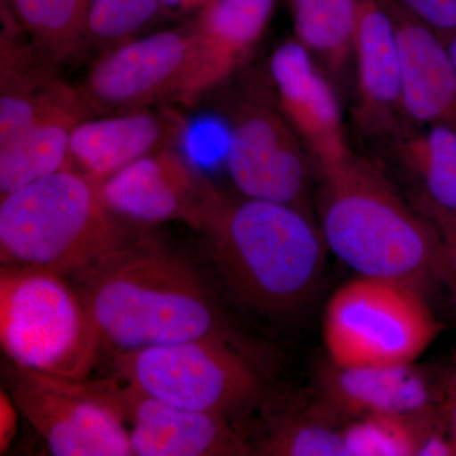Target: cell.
<instances>
[{
	"label": "cell",
	"instance_id": "obj_1",
	"mask_svg": "<svg viewBox=\"0 0 456 456\" xmlns=\"http://www.w3.org/2000/svg\"><path fill=\"white\" fill-rule=\"evenodd\" d=\"M80 278L102 344L114 351L215 338L250 354L196 272L164 248L132 241Z\"/></svg>",
	"mask_w": 456,
	"mask_h": 456
},
{
	"label": "cell",
	"instance_id": "obj_2",
	"mask_svg": "<svg viewBox=\"0 0 456 456\" xmlns=\"http://www.w3.org/2000/svg\"><path fill=\"white\" fill-rule=\"evenodd\" d=\"M200 231L224 283L254 310H299L320 283L329 248L305 208L213 187Z\"/></svg>",
	"mask_w": 456,
	"mask_h": 456
},
{
	"label": "cell",
	"instance_id": "obj_3",
	"mask_svg": "<svg viewBox=\"0 0 456 456\" xmlns=\"http://www.w3.org/2000/svg\"><path fill=\"white\" fill-rule=\"evenodd\" d=\"M320 228L358 275L422 287L443 279L439 231L393 187L382 165L356 155L320 171Z\"/></svg>",
	"mask_w": 456,
	"mask_h": 456
},
{
	"label": "cell",
	"instance_id": "obj_4",
	"mask_svg": "<svg viewBox=\"0 0 456 456\" xmlns=\"http://www.w3.org/2000/svg\"><path fill=\"white\" fill-rule=\"evenodd\" d=\"M110 211L101 184L74 169L57 171L2 196V266L83 275L134 241Z\"/></svg>",
	"mask_w": 456,
	"mask_h": 456
},
{
	"label": "cell",
	"instance_id": "obj_5",
	"mask_svg": "<svg viewBox=\"0 0 456 456\" xmlns=\"http://www.w3.org/2000/svg\"><path fill=\"white\" fill-rule=\"evenodd\" d=\"M0 342L18 368L86 379L102 338L82 293L46 270L2 266Z\"/></svg>",
	"mask_w": 456,
	"mask_h": 456
},
{
	"label": "cell",
	"instance_id": "obj_6",
	"mask_svg": "<svg viewBox=\"0 0 456 456\" xmlns=\"http://www.w3.org/2000/svg\"><path fill=\"white\" fill-rule=\"evenodd\" d=\"M443 329L419 288L359 275L327 303L323 342L336 367L412 364Z\"/></svg>",
	"mask_w": 456,
	"mask_h": 456
},
{
	"label": "cell",
	"instance_id": "obj_7",
	"mask_svg": "<svg viewBox=\"0 0 456 456\" xmlns=\"http://www.w3.org/2000/svg\"><path fill=\"white\" fill-rule=\"evenodd\" d=\"M126 383L174 406L227 413L259 397L260 378L250 354L215 338H194L114 351Z\"/></svg>",
	"mask_w": 456,
	"mask_h": 456
},
{
	"label": "cell",
	"instance_id": "obj_8",
	"mask_svg": "<svg viewBox=\"0 0 456 456\" xmlns=\"http://www.w3.org/2000/svg\"><path fill=\"white\" fill-rule=\"evenodd\" d=\"M12 397L53 455H134L118 383H86L20 368Z\"/></svg>",
	"mask_w": 456,
	"mask_h": 456
},
{
	"label": "cell",
	"instance_id": "obj_9",
	"mask_svg": "<svg viewBox=\"0 0 456 456\" xmlns=\"http://www.w3.org/2000/svg\"><path fill=\"white\" fill-rule=\"evenodd\" d=\"M226 117V167L237 191L303 208L311 158L270 86L246 92Z\"/></svg>",
	"mask_w": 456,
	"mask_h": 456
},
{
	"label": "cell",
	"instance_id": "obj_10",
	"mask_svg": "<svg viewBox=\"0 0 456 456\" xmlns=\"http://www.w3.org/2000/svg\"><path fill=\"white\" fill-rule=\"evenodd\" d=\"M193 59L191 22L140 35L99 53L79 89L97 116L182 103Z\"/></svg>",
	"mask_w": 456,
	"mask_h": 456
},
{
	"label": "cell",
	"instance_id": "obj_11",
	"mask_svg": "<svg viewBox=\"0 0 456 456\" xmlns=\"http://www.w3.org/2000/svg\"><path fill=\"white\" fill-rule=\"evenodd\" d=\"M269 84L318 173L354 154L334 83L296 38L281 42L273 51Z\"/></svg>",
	"mask_w": 456,
	"mask_h": 456
},
{
	"label": "cell",
	"instance_id": "obj_12",
	"mask_svg": "<svg viewBox=\"0 0 456 456\" xmlns=\"http://www.w3.org/2000/svg\"><path fill=\"white\" fill-rule=\"evenodd\" d=\"M215 185L174 146L145 156L102 183L104 202L127 222H183L202 230Z\"/></svg>",
	"mask_w": 456,
	"mask_h": 456
},
{
	"label": "cell",
	"instance_id": "obj_13",
	"mask_svg": "<svg viewBox=\"0 0 456 456\" xmlns=\"http://www.w3.org/2000/svg\"><path fill=\"white\" fill-rule=\"evenodd\" d=\"M354 68V125L362 140L382 149L411 125L403 108L395 25L383 0H360Z\"/></svg>",
	"mask_w": 456,
	"mask_h": 456
},
{
	"label": "cell",
	"instance_id": "obj_14",
	"mask_svg": "<svg viewBox=\"0 0 456 456\" xmlns=\"http://www.w3.org/2000/svg\"><path fill=\"white\" fill-rule=\"evenodd\" d=\"M131 444L137 456H242L250 446L228 425L226 416L188 410L118 384Z\"/></svg>",
	"mask_w": 456,
	"mask_h": 456
},
{
	"label": "cell",
	"instance_id": "obj_15",
	"mask_svg": "<svg viewBox=\"0 0 456 456\" xmlns=\"http://www.w3.org/2000/svg\"><path fill=\"white\" fill-rule=\"evenodd\" d=\"M185 125L169 107L90 117L71 136V169L102 184L134 161L175 145Z\"/></svg>",
	"mask_w": 456,
	"mask_h": 456
},
{
	"label": "cell",
	"instance_id": "obj_16",
	"mask_svg": "<svg viewBox=\"0 0 456 456\" xmlns=\"http://www.w3.org/2000/svg\"><path fill=\"white\" fill-rule=\"evenodd\" d=\"M277 0H213L191 20L194 59L183 104L227 82L268 28Z\"/></svg>",
	"mask_w": 456,
	"mask_h": 456
},
{
	"label": "cell",
	"instance_id": "obj_17",
	"mask_svg": "<svg viewBox=\"0 0 456 456\" xmlns=\"http://www.w3.org/2000/svg\"><path fill=\"white\" fill-rule=\"evenodd\" d=\"M320 383L327 410L354 419L440 411L441 373L434 379L413 362L356 368L331 364L321 371Z\"/></svg>",
	"mask_w": 456,
	"mask_h": 456
},
{
	"label": "cell",
	"instance_id": "obj_18",
	"mask_svg": "<svg viewBox=\"0 0 456 456\" xmlns=\"http://www.w3.org/2000/svg\"><path fill=\"white\" fill-rule=\"evenodd\" d=\"M391 13L401 62L403 108L411 125L456 128V69L445 41L393 0Z\"/></svg>",
	"mask_w": 456,
	"mask_h": 456
},
{
	"label": "cell",
	"instance_id": "obj_19",
	"mask_svg": "<svg viewBox=\"0 0 456 456\" xmlns=\"http://www.w3.org/2000/svg\"><path fill=\"white\" fill-rule=\"evenodd\" d=\"M93 114L77 88L13 139L0 143V194L71 169V136L77 126Z\"/></svg>",
	"mask_w": 456,
	"mask_h": 456
},
{
	"label": "cell",
	"instance_id": "obj_20",
	"mask_svg": "<svg viewBox=\"0 0 456 456\" xmlns=\"http://www.w3.org/2000/svg\"><path fill=\"white\" fill-rule=\"evenodd\" d=\"M379 150L415 183L417 208L456 212V128L408 125Z\"/></svg>",
	"mask_w": 456,
	"mask_h": 456
},
{
	"label": "cell",
	"instance_id": "obj_21",
	"mask_svg": "<svg viewBox=\"0 0 456 456\" xmlns=\"http://www.w3.org/2000/svg\"><path fill=\"white\" fill-rule=\"evenodd\" d=\"M294 38L330 79L340 82L354 64L360 0H288ZM332 82V80H331Z\"/></svg>",
	"mask_w": 456,
	"mask_h": 456
},
{
	"label": "cell",
	"instance_id": "obj_22",
	"mask_svg": "<svg viewBox=\"0 0 456 456\" xmlns=\"http://www.w3.org/2000/svg\"><path fill=\"white\" fill-rule=\"evenodd\" d=\"M92 0H8L2 7L33 49L51 65H64L86 53Z\"/></svg>",
	"mask_w": 456,
	"mask_h": 456
},
{
	"label": "cell",
	"instance_id": "obj_23",
	"mask_svg": "<svg viewBox=\"0 0 456 456\" xmlns=\"http://www.w3.org/2000/svg\"><path fill=\"white\" fill-rule=\"evenodd\" d=\"M441 419L440 411L359 417L344 428L346 456H419L425 435Z\"/></svg>",
	"mask_w": 456,
	"mask_h": 456
},
{
	"label": "cell",
	"instance_id": "obj_24",
	"mask_svg": "<svg viewBox=\"0 0 456 456\" xmlns=\"http://www.w3.org/2000/svg\"><path fill=\"white\" fill-rule=\"evenodd\" d=\"M161 13V0H92L86 49L101 53L132 40Z\"/></svg>",
	"mask_w": 456,
	"mask_h": 456
},
{
	"label": "cell",
	"instance_id": "obj_25",
	"mask_svg": "<svg viewBox=\"0 0 456 456\" xmlns=\"http://www.w3.org/2000/svg\"><path fill=\"white\" fill-rule=\"evenodd\" d=\"M256 454L266 456H346L344 428L325 417L285 421L261 443Z\"/></svg>",
	"mask_w": 456,
	"mask_h": 456
},
{
	"label": "cell",
	"instance_id": "obj_26",
	"mask_svg": "<svg viewBox=\"0 0 456 456\" xmlns=\"http://www.w3.org/2000/svg\"><path fill=\"white\" fill-rule=\"evenodd\" d=\"M444 40L456 33V0H393Z\"/></svg>",
	"mask_w": 456,
	"mask_h": 456
},
{
	"label": "cell",
	"instance_id": "obj_27",
	"mask_svg": "<svg viewBox=\"0 0 456 456\" xmlns=\"http://www.w3.org/2000/svg\"><path fill=\"white\" fill-rule=\"evenodd\" d=\"M440 412L456 444V351L441 371Z\"/></svg>",
	"mask_w": 456,
	"mask_h": 456
},
{
	"label": "cell",
	"instance_id": "obj_28",
	"mask_svg": "<svg viewBox=\"0 0 456 456\" xmlns=\"http://www.w3.org/2000/svg\"><path fill=\"white\" fill-rule=\"evenodd\" d=\"M431 222L439 231L443 244L444 281L449 284L452 296H456V228L444 221Z\"/></svg>",
	"mask_w": 456,
	"mask_h": 456
},
{
	"label": "cell",
	"instance_id": "obj_29",
	"mask_svg": "<svg viewBox=\"0 0 456 456\" xmlns=\"http://www.w3.org/2000/svg\"><path fill=\"white\" fill-rule=\"evenodd\" d=\"M20 412L16 402L8 393H0V452L4 454L11 448L17 435L18 419Z\"/></svg>",
	"mask_w": 456,
	"mask_h": 456
},
{
	"label": "cell",
	"instance_id": "obj_30",
	"mask_svg": "<svg viewBox=\"0 0 456 456\" xmlns=\"http://www.w3.org/2000/svg\"><path fill=\"white\" fill-rule=\"evenodd\" d=\"M213 0H161V11L169 17H196Z\"/></svg>",
	"mask_w": 456,
	"mask_h": 456
},
{
	"label": "cell",
	"instance_id": "obj_31",
	"mask_svg": "<svg viewBox=\"0 0 456 456\" xmlns=\"http://www.w3.org/2000/svg\"><path fill=\"white\" fill-rule=\"evenodd\" d=\"M426 217L430 220H439L446 222V224H452L456 228V212H443L436 211V209H419Z\"/></svg>",
	"mask_w": 456,
	"mask_h": 456
},
{
	"label": "cell",
	"instance_id": "obj_32",
	"mask_svg": "<svg viewBox=\"0 0 456 456\" xmlns=\"http://www.w3.org/2000/svg\"><path fill=\"white\" fill-rule=\"evenodd\" d=\"M444 41H445L446 47H448L450 56H452V62H454L456 69V33Z\"/></svg>",
	"mask_w": 456,
	"mask_h": 456
},
{
	"label": "cell",
	"instance_id": "obj_33",
	"mask_svg": "<svg viewBox=\"0 0 456 456\" xmlns=\"http://www.w3.org/2000/svg\"><path fill=\"white\" fill-rule=\"evenodd\" d=\"M8 0H2V7H4V5H7Z\"/></svg>",
	"mask_w": 456,
	"mask_h": 456
},
{
	"label": "cell",
	"instance_id": "obj_34",
	"mask_svg": "<svg viewBox=\"0 0 456 456\" xmlns=\"http://www.w3.org/2000/svg\"><path fill=\"white\" fill-rule=\"evenodd\" d=\"M452 299H454L455 305H456V296H452Z\"/></svg>",
	"mask_w": 456,
	"mask_h": 456
}]
</instances>
